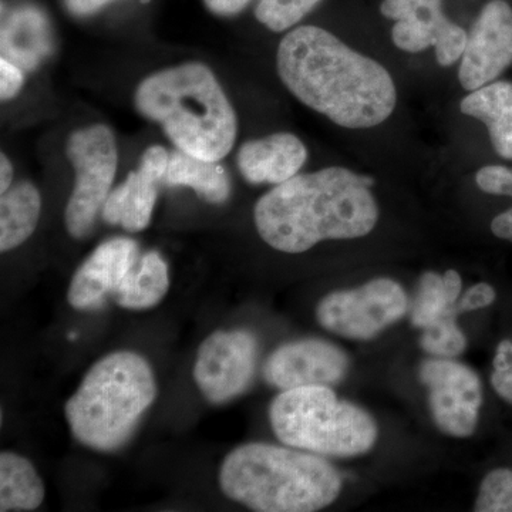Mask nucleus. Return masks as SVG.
<instances>
[{
	"instance_id": "6ab92c4d",
	"label": "nucleus",
	"mask_w": 512,
	"mask_h": 512,
	"mask_svg": "<svg viewBox=\"0 0 512 512\" xmlns=\"http://www.w3.org/2000/svg\"><path fill=\"white\" fill-rule=\"evenodd\" d=\"M164 184L192 188L212 204H222L231 195V181L218 161L202 160L181 150L170 154Z\"/></svg>"
},
{
	"instance_id": "423d86ee",
	"label": "nucleus",
	"mask_w": 512,
	"mask_h": 512,
	"mask_svg": "<svg viewBox=\"0 0 512 512\" xmlns=\"http://www.w3.org/2000/svg\"><path fill=\"white\" fill-rule=\"evenodd\" d=\"M269 420L286 446L323 456H359L377 439L373 417L339 400L329 386L285 390L269 407Z\"/></svg>"
},
{
	"instance_id": "cd10ccee",
	"label": "nucleus",
	"mask_w": 512,
	"mask_h": 512,
	"mask_svg": "<svg viewBox=\"0 0 512 512\" xmlns=\"http://www.w3.org/2000/svg\"><path fill=\"white\" fill-rule=\"evenodd\" d=\"M481 191L501 197H512V170L504 165H485L476 175Z\"/></svg>"
},
{
	"instance_id": "9b49d317",
	"label": "nucleus",
	"mask_w": 512,
	"mask_h": 512,
	"mask_svg": "<svg viewBox=\"0 0 512 512\" xmlns=\"http://www.w3.org/2000/svg\"><path fill=\"white\" fill-rule=\"evenodd\" d=\"M511 64L512 8L505 0H490L468 33L458 80L474 92L495 82Z\"/></svg>"
},
{
	"instance_id": "72a5a7b5",
	"label": "nucleus",
	"mask_w": 512,
	"mask_h": 512,
	"mask_svg": "<svg viewBox=\"0 0 512 512\" xmlns=\"http://www.w3.org/2000/svg\"><path fill=\"white\" fill-rule=\"evenodd\" d=\"M443 279L448 301H450L451 305H454L461 293V276L458 275V272L450 269V271H447L446 274L443 275Z\"/></svg>"
},
{
	"instance_id": "473e14b6",
	"label": "nucleus",
	"mask_w": 512,
	"mask_h": 512,
	"mask_svg": "<svg viewBox=\"0 0 512 512\" xmlns=\"http://www.w3.org/2000/svg\"><path fill=\"white\" fill-rule=\"evenodd\" d=\"M491 231L495 237L512 242V207L494 218L491 222Z\"/></svg>"
},
{
	"instance_id": "c85d7f7f",
	"label": "nucleus",
	"mask_w": 512,
	"mask_h": 512,
	"mask_svg": "<svg viewBox=\"0 0 512 512\" xmlns=\"http://www.w3.org/2000/svg\"><path fill=\"white\" fill-rule=\"evenodd\" d=\"M497 299V291L490 284L480 282V284L471 286L457 305V312L478 311V309L488 308L493 305Z\"/></svg>"
},
{
	"instance_id": "4468645a",
	"label": "nucleus",
	"mask_w": 512,
	"mask_h": 512,
	"mask_svg": "<svg viewBox=\"0 0 512 512\" xmlns=\"http://www.w3.org/2000/svg\"><path fill=\"white\" fill-rule=\"evenodd\" d=\"M138 258L140 249L133 239L103 242L74 274L67 293L70 305L80 311L100 308L107 295L117 292Z\"/></svg>"
},
{
	"instance_id": "aec40b11",
	"label": "nucleus",
	"mask_w": 512,
	"mask_h": 512,
	"mask_svg": "<svg viewBox=\"0 0 512 512\" xmlns=\"http://www.w3.org/2000/svg\"><path fill=\"white\" fill-rule=\"evenodd\" d=\"M42 211V198L32 183L22 181L2 194L0 200V251L20 247L32 237Z\"/></svg>"
},
{
	"instance_id": "20e7f679",
	"label": "nucleus",
	"mask_w": 512,
	"mask_h": 512,
	"mask_svg": "<svg viewBox=\"0 0 512 512\" xmlns=\"http://www.w3.org/2000/svg\"><path fill=\"white\" fill-rule=\"evenodd\" d=\"M221 490L231 500L259 512H313L339 497L342 478L323 458L251 443L222 461Z\"/></svg>"
},
{
	"instance_id": "2eb2a0df",
	"label": "nucleus",
	"mask_w": 512,
	"mask_h": 512,
	"mask_svg": "<svg viewBox=\"0 0 512 512\" xmlns=\"http://www.w3.org/2000/svg\"><path fill=\"white\" fill-rule=\"evenodd\" d=\"M396 47L407 53H420L434 46L441 66H451L466 50L468 33L451 22L439 5L424 6L409 18L397 20L392 29Z\"/></svg>"
},
{
	"instance_id": "bb28decb",
	"label": "nucleus",
	"mask_w": 512,
	"mask_h": 512,
	"mask_svg": "<svg viewBox=\"0 0 512 512\" xmlns=\"http://www.w3.org/2000/svg\"><path fill=\"white\" fill-rule=\"evenodd\" d=\"M491 386L494 392L512 406V339L498 343L493 360Z\"/></svg>"
},
{
	"instance_id": "f257e3e1",
	"label": "nucleus",
	"mask_w": 512,
	"mask_h": 512,
	"mask_svg": "<svg viewBox=\"0 0 512 512\" xmlns=\"http://www.w3.org/2000/svg\"><path fill=\"white\" fill-rule=\"evenodd\" d=\"M276 64L296 99L340 127H376L396 109V84L382 64L318 26L286 35Z\"/></svg>"
},
{
	"instance_id": "0eeeda50",
	"label": "nucleus",
	"mask_w": 512,
	"mask_h": 512,
	"mask_svg": "<svg viewBox=\"0 0 512 512\" xmlns=\"http://www.w3.org/2000/svg\"><path fill=\"white\" fill-rule=\"evenodd\" d=\"M66 154L76 171V181L64 220L69 234L80 239L92 231L110 195L119 160L116 138L101 124L80 128L69 137Z\"/></svg>"
},
{
	"instance_id": "a211bd4d",
	"label": "nucleus",
	"mask_w": 512,
	"mask_h": 512,
	"mask_svg": "<svg viewBox=\"0 0 512 512\" xmlns=\"http://www.w3.org/2000/svg\"><path fill=\"white\" fill-rule=\"evenodd\" d=\"M460 109L483 121L495 153L512 160V83L503 80L474 90L461 101Z\"/></svg>"
},
{
	"instance_id": "f8f14e48",
	"label": "nucleus",
	"mask_w": 512,
	"mask_h": 512,
	"mask_svg": "<svg viewBox=\"0 0 512 512\" xmlns=\"http://www.w3.org/2000/svg\"><path fill=\"white\" fill-rule=\"evenodd\" d=\"M348 356L332 343L303 339L286 343L269 356L264 366L266 382L281 390L329 386L343 379Z\"/></svg>"
},
{
	"instance_id": "6e6552de",
	"label": "nucleus",
	"mask_w": 512,
	"mask_h": 512,
	"mask_svg": "<svg viewBox=\"0 0 512 512\" xmlns=\"http://www.w3.org/2000/svg\"><path fill=\"white\" fill-rule=\"evenodd\" d=\"M407 311V296L392 279L379 278L353 291L330 293L316 309L323 328L350 339H372Z\"/></svg>"
},
{
	"instance_id": "2f4dec72",
	"label": "nucleus",
	"mask_w": 512,
	"mask_h": 512,
	"mask_svg": "<svg viewBox=\"0 0 512 512\" xmlns=\"http://www.w3.org/2000/svg\"><path fill=\"white\" fill-rule=\"evenodd\" d=\"M113 0H64L66 8L76 16H90Z\"/></svg>"
},
{
	"instance_id": "5701e85b",
	"label": "nucleus",
	"mask_w": 512,
	"mask_h": 512,
	"mask_svg": "<svg viewBox=\"0 0 512 512\" xmlns=\"http://www.w3.org/2000/svg\"><path fill=\"white\" fill-rule=\"evenodd\" d=\"M453 306L448 301L443 276L437 275L436 272H426L420 278L419 291L414 301L413 325L427 328Z\"/></svg>"
},
{
	"instance_id": "7c9ffc66",
	"label": "nucleus",
	"mask_w": 512,
	"mask_h": 512,
	"mask_svg": "<svg viewBox=\"0 0 512 512\" xmlns=\"http://www.w3.org/2000/svg\"><path fill=\"white\" fill-rule=\"evenodd\" d=\"M251 0H204L205 6L218 16H235L247 8Z\"/></svg>"
},
{
	"instance_id": "f03ea898",
	"label": "nucleus",
	"mask_w": 512,
	"mask_h": 512,
	"mask_svg": "<svg viewBox=\"0 0 512 512\" xmlns=\"http://www.w3.org/2000/svg\"><path fill=\"white\" fill-rule=\"evenodd\" d=\"M373 184L343 167L296 174L256 202L258 234L285 254H302L326 239L365 237L379 220Z\"/></svg>"
},
{
	"instance_id": "dca6fc26",
	"label": "nucleus",
	"mask_w": 512,
	"mask_h": 512,
	"mask_svg": "<svg viewBox=\"0 0 512 512\" xmlns=\"http://www.w3.org/2000/svg\"><path fill=\"white\" fill-rule=\"evenodd\" d=\"M308 158L305 144L291 133H276L239 148L238 167L249 184L279 185L299 173Z\"/></svg>"
},
{
	"instance_id": "c9c22d12",
	"label": "nucleus",
	"mask_w": 512,
	"mask_h": 512,
	"mask_svg": "<svg viewBox=\"0 0 512 512\" xmlns=\"http://www.w3.org/2000/svg\"><path fill=\"white\" fill-rule=\"evenodd\" d=\"M423 3H434V2H441V0H421Z\"/></svg>"
},
{
	"instance_id": "9d476101",
	"label": "nucleus",
	"mask_w": 512,
	"mask_h": 512,
	"mask_svg": "<svg viewBox=\"0 0 512 512\" xmlns=\"http://www.w3.org/2000/svg\"><path fill=\"white\" fill-rule=\"evenodd\" d=\"M421 382L430 390V409L444 433L468 437L476 431L483 404V386L470 367L448 359L426 360Z\"/></svg>"
},
{
	"instance_id": "a878e982",
	"label": "nucleus",
	"mask_w": 512,
	"mask_h": 512,
	"mask_svg": "<svg viewBox=\"0 0 512 512\" xmlns=\"http://www.w3.org/2000/svg\"><path fill=\"white\" fill-rule=\"evenodd\" d=\"M477 512H512V470L497 468L485 476L476 501Z\"/></svg>"
},
{
	"instance_id": "b1692460",
	"label": "nucleus",
	"mask_w": 512,
	"mask_h": 512,
	"mask_svg": "<svg viewBox=\"0 0 512 512\" xmlns=\"http://www.w3.org/2000/svg\"><path fill=\"white\" fill-rule=\"evenodd\" d=\"M457 309L450 308L440 319L424 328L420 343L430 355L451 359L460 356L466 349V336L456 325Z\"/></svg>"
},
{
	"instance_id": "393cba45",
	"label": "nucleus",
	"mask_w": 512,
	"mask_h": 512,
	"mask_svg": "<svg viewBox=\"0 0 512 512\" xmlns=\"http://www.w3.org/2000/svg\"><path fill=\"white\" fill-rule=\"evenodd\" d=\"M322 0H259L255 16L272 32L281 33L301 22Z\"/></svg>"
},
{
	"instance_id": "39448f33",
	"label": "nucleus",
	"mask_w": 512,
	"mask_h": 512,
	"mask_svg": "<svg viewBox=\"0 0 512 512\" xmlns=\"http://www.w3.org/2000/svg\"><path fill=\"white\" fill-rule=\"evenodd\" d=\"M157 396L143 356L128 350L103 357L64 407L74 439L97 451L123 447Z\"/></svg>"
},
{
	"instance_id": "c756f323",
	"label": "nucleus",
	"mask_w": 512,
	"mask_h": 512,
	"mask_svg": "<svg viewBox=\"0 0 512 512\" xmlns=\"http://www.w3.org/2000/svg\"><path fill=\"white\" fill-rule=\"evenodd\" d=\"M25 83L23 70L6 57L0 59V97L2 100H10L16 96Z\"/></svg>"
},
{
	"instance_id": "f704fd0d",
	"label": "nucleus",
	"mask_w": 512,
	"mask_h": 512,
	"mask_svg": "<svg viewBox=\"0 0 512 512\" xmlns=\"http://www.w3.org/2000/svg\"><path fill=\"white\" fill-rule=\"evenodd\" d=\"M13 180V167L10 163L9 158L2 154L0 156V192L5 194L12 185Z\"/></svg>"
},
{
	"instance_id": "f3484780",
	"label": "nucleus",
	"mask_w": 512,
	"mask_h": 512,
	"mask_svg": "<svg viewBox=\"0 0 512 512\" xmlns=\"http://www.w3.org/2000/svg\"><path fill=\"white\" fill-rule=\"evenodd\" d=\"M2 57L22 70H35L52 55L53 36L49 20L35 6L13 10L2 23Z\"/></svg>"
},
{
	"instance_id": "1a4fd4ad",
	"label": "nucleus",
	"mask_w": 512,
	"mask_h": 512,
	"mask_svg": "<svg viewBox=\"0 0 512 512\" xmlns=\"http://www.w3.org/2000/svg\"><path fill=\"white\" fill-rule=\"evenodd\" d=\"M258 342L248 330L212 333L198 349L194 379L208 402L227 403L247 390L254 377Z\"/></svg>"
},
{
	"instance_id": "7ed1b4c3",
	"label": "nucleus",
	"mask_w": 512,
	"mask_h": 512,
	"mask_svg": "<svg viewBox=\"0 0 512 512\" xmlns=\"http://www.w3.org/2000/svg\"><path fill=\"white\" fill-rule=\"evenodd\" d=\"M141 116L156 121L178 150L202 160L221 161L234 147L237 116L202 63H184L151 74L134 96Z\"/></svg>"
},
{
	"instance_id": "412c9836",
	"label": "nucleus",
	"mask_w": 512,
	"mask_h": 512,
	"mask_svg": "<svg viewBox=\"0 0 512 512\" xmlns=\"http://www.w3.org/2000/svg\"><path fill=\"white\" fill-rule=\"evenodd\" d=\"M168 286L167 262L158 252L151 251L137 259L113 296L121 308L143 311L163 301Z\"/></svg>"
},
{
	"instance_id": "ddd939ff",
	"label": "nucleus",
	"mask_w": 512,
	"mask_h": 512,
	"mask_svg": "<svg viewBox=\"0 0 512 512\" xmlns=\"http://www.w3.org/2000/svg\"><path fill=\"white\" fill-rule=\"evenodd\" d=\"M170 154L164 147L147 148L138 170L110 192L103 205V220L121 225L128 232H140L148 227L156 207L158 187L164 183Z\"/></svg>"
},
{
	"instance_id": "4be33fe9",
	"label": "nucleus",
	"mask_w": 512,
	"mask_h": 512,
	"mask_svg": "<svg viewBox=\"0 0 512 512\" xmlns=\"http://www.w3.org/2000/svg\"><path fill=\"white\" fill-rule=\"evenodd\" d=\"M45 500V484L25 457L0 454V511H35Z\"/></svg>"
}]
</instances>
